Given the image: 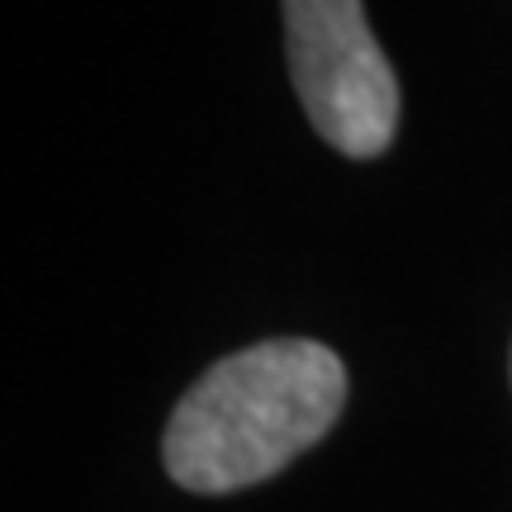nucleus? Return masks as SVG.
I'll list each match as a JSON object with an SVG mask.
<instances>
[{"label": "nucleus", "instance_id": "nucleus-1", "mask_svg": "<svg viewBox=\"0 0 512 512\" xmlns=\"http://www.w3.org/2000/svg\"><path fill=\"white\" fill-rule=\"evenodd\" d=\"M347 366L304 337L256 342L204 370L166 422V475L190 494H233L280 475L332 432Z\"/></svg>", "mask_w": 512, "mask_h": 512}, {"label": "nucleus", "instance_id": "nucleus-2", "mask_svg": "<svg viewBox=\"0 0 512 512\" xmlns=\"http://www.w3.org/2000/svg\"><path fill=\"white\" fill-rule=\"evenodd\" d=\"M294 91L318 138L342 157H380L399 128V76L361 0H285Z\"/></svg>", "mask_w": 512, "mask_h": 512}]
</instances>
